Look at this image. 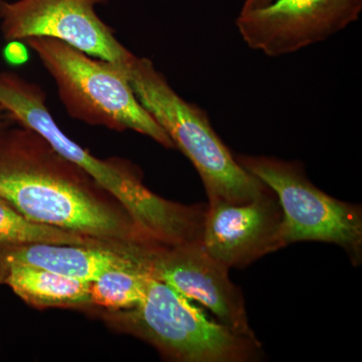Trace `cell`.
I'll list each match as a JSON object with an SVG mask.
<instances>
[{"label":"cell","mask_w":362,"mask_h":362,"mask_svg":"<svg viewBox=\"0 0 362 362\" xmlns=\"http://www.w3.org/2000/svg\"><path fill=\"white\" fill-rule=\"evenodd\" d=\"M230 269L211 257L202 242L158 246L150 273L189 300L199 302L233 332L257 338L247 319L244 296L228 275Z\"/></svg>","instance_id":"cell-9"},{"label":"cell","mask_w":362,"mask_h":362,"mask_svg":"<svg viewBox=\"0 0 362 362\" xmlns=\"http://www.w3.org/2000/svg\"><path fill=\"white\" fill-rule=\"evenodd\" d=\"M119 328L180 362H249L261 358L257 338L233 332L211 320L175 288L150 277L141 303L111 312Z\"/></svg>","instance_id":"cell-5"},{"label":"cell","mask_w":362,"mask_h":362,"mask_svg":"<svg viewBox=\"0 0 362 362\" xmlns=\"http://www.w3.org/2000/svg\"><path fill=\"white\" fill-rule=\"evenodd\" d=\"M156 246L122 249L107 246L32 243L0 249V275L11 265L32 267L92 282L104 272L121 267L150 266Z\"/></svg>","instance_id":"cell-11"},{"label":"cell","mask_w":362,"mask_h":362,"mask_svg":"<svg viewBox=\"0 0 362 362\" xmlns=\"http://www.w3.org/2000/svg\"><path fill=\"white\" fill-rule=\"evenodd\" d=\"M4 284L8 285L26 303L37 308L90 306V282L42 269L21 265L7 267Z\"/></svg>","instance_id":"cell-12"},{"label":"cell","mask_w":362,"mask_h":362,"mask_svg":"<svg viewBox=\"0 0 362 362\" xmlns=\"http://www.w3.org/2000/svg\"><path fill=\"white\" fill-rule=\"evenodd\" d=\"M282 220V209L272 189L246 204L209 202L202 245L228 269H243L281 249Z\"/></svg>","instance_id":"cell-10"},{"label":"cell","mask_w":362,"mask_h":362,"mask_svg":"<svg viewBox=\"0 0 362 362\" xmlns=\"http://www.w3.org/2000/svg\"><path fill=\"white\" fill-rule=\"evenodd\" d=\"M13 121L9 118L6 112L0 109V131L6 129V128L13 125Z\"/></svg>","instance_id":"cell-17"},{"label":"cell","mask_w":362,"mask_h":362,"mask_svg":"<svg viewBox=\"0 0 362 362\" xmlns=\"http://www.w3.org/2000/svg\"><path fill=\"white\" fill-rule=\"evenodd\" d=\"M32 243L114 247L78 233L33 223L0 199V249Z\"/></svg>","instance_id":"cell-14"},{"label":"cell","mask_w":362,"mask_h":362,"mask_svg":"<svg viewBox=\"0 0 362 362\" xmlns=\"http://www.w3.org/2000/svg\"><path fill=\"white\" fill-rule=\"evenodd\" d=\"M362 0H273L235 21L244 42L268 57L323 42L358 21Z\"/></svg>","instance_id":"cell-8"},{"label":"cell","mask_w":362,"mask_h":362,"mask_svg":"<svg viewBox=\"0 0 362 362\" xmlns=\"http://www.w3.org/2000/svg\"><path fill=\"white\" fill-rule=\"evenodd\" d=\"M0 109L13 123L37 132L59 156L85 171L116 199L151 242L178 246L201 239L206 206H185L159 197L143 185L130 164L103 160L70 139L54 120L47 95L35 83L13 71H0Z\"/></svg>","instance_id":"cell-2"},{"label":"cell","mask_w":362,"mask_h":362,"mask_svg":"<svg viewBox=\"0 0 362 362\" xmlns=\"http://www.w3.org/2000/svg\"><path fill=\"white\" fill-rule=\"evenodd\" d=\"M23 42L54 81L59 100L71 118L117 132L134 131L165 148H175L165 131L138 101L116 64L51 37H30Z\"/></svg>","instance_id":"cell-4"},{"label":"cell","mask_w":362,"mask_h":362,"mask_svg":"<svg viewBox=\"0 0 362 362\" xmlns=\"http://www.w3.org/2000/svg\"><path fill=\"white\" fill-rule=\"evenodd\" d=\"M0 284H4V278L0 275Z\"/></svg>","instance_id":"cell-18"},{"label":"cell","mask_w":362,"mask_h":362,"mask_svg":"<svg viewBox=\"0 0 362 362\" xmlns=\"http://www.w3.org/2000/svg\"><path fill=\"white\" fill-rule=\"evenodd\" d=\"M235 158L277 195L283 213L279 233L281 249L305 240L331 243L342 247L354 266L361 265V206L325 194L307 177L301 162L265 156Z\"/></svg>","instance_id":"cell-6"},{"label":"cell","mask_w":362,"mask_h":362,"mask_svg":"<svg viewBox=\"0 0 362 362\" xmlns=\"http://www.w3.org/2000/svg\"><path fill=\"white\" fill-rule=\"evenodd\" d=\"M116 65L145 110L194 164L209 202L246 204L270 192L238 162L216 134L206 112L180 96L151 59L130 52Z\"/></svg>","instance_id":"cell-3"},{"label":"cell","mask_w":362,"mask_h":362,"mask_svg":"<svg viewBox=\"0 0 362 362\" xmlns=\"http://www.w3.org/2000/svg\"><path fill=\"white\" fill-rule=\"evenodd\" d=\"M0 131V199L39 225L119 247L156 245L85 171L25 127Z\"/></svg>","instance_id":"cell-1"},{"label":"cell","mask_w":362,"mask_h":362,"mask_svg":"<svg viewBox=\"0 0 362 362\" xmlns=\"http://www.w3.org/2000/svg\"><path fill=\"white\" fill-rule=\"evenodd\" d=\"M150 266L121 267L104 272L90 282V304L110 312L128 310L146 294Z\"/></svg>","instance_id":"cell-13"},{"label":"cell","mask_w":362,"mask_h":362,"mask_svg":"<svg viewBox=\"0 0 362 362\" xmlns=\"http://www.w3.org/2000/svg\"><path fill=\"white\" fill-rule=\"evenodd\" d=\"M4 58L11 65H21L28 61V52L23 42H8L4 49Z\"/></svg>","instance_id":"cell-15"},{"label":"cell","mask_w":362,"mask_h":362,"mask_svg":"<svg viewBox=\"0 0 362 362\" xmlns=\"http://www.w3.org/2000/svg\"><path fill=\"white\" fill-rule=\"evenodd\" d=\"M273 0H245L240 11H255L268 6Z\"/></svg>","instance_id":"cell-16"},{"label":"cell","mask_w":362,"mask_h":362,"mask_svg":"<svg viewBox=\"0 0 362 362\" xmlns=\"http://www.w3.org/2000/svg\"><path fill=\"white\" fill-rule=\"evenodd\" d=\"M107 1L0 0V30L6 42L51 37L94 58L119 64L130 51L96 13V6Z\"/></svg>","instance_id":"cell-7"}]
</instances>
